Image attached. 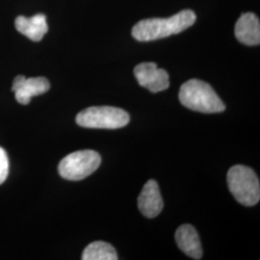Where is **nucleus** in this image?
I'll return each mask as SVG.
<instances>
[{"label":"nucleus","instance_id":"f03ea898","mask_svg":"<svg viewBox=\"0 0 260 260\" xmlns=\"http://www.w3.org/2000/svg\"><path fill=\"white\" fill-rule=\"evenodd\" d=\"M178 99L186 108L206 114L220 113L225 105L213 88L205 81L191 79L183 84L179 90Z\"/></svg>","mask_w":260,"mask_h":260},{"label":"nucleus","instance_id":"0eeeda50","mask_svg":"<svg viewBox=\"0 0 260 260\" xmlns=\"http://www.w3.org/2000/svg\"><path fill=\"white\" fill-rule=\"evenodd\" d=\"M50 88V84L45 77L26 78L23 75H19L14 79L12 91L15 93L18 103L26 105L31 102L33 96L47 93Z\"/></svg>","mask_w":260,"mask_h":260},{"label":"nucleus","instance_id":"9b49d317","mask_svg":"<svg viewBox=\"0 0 260 260\" xmlns=\"http://www.w3.org/2000/svg\"><path fill=\"white\" fill-rule=\"evenodd\" d=\"M15 26L20 34L34 42H40L48 31L47 18L43 14L31 18L19 16L15 20Z\"/></svg>","mask_w":260,"mask_h":260},{"label":"nucleus","instance_id":"39448f33","mask_svg":"<svg viewBox=\"0 0 260 260\" xmlns=\"http://www.w3.org/2000/svg\"><path fill=\"white\" fill-rule=\"evenodd\" d=\"M102 163L101 155L92 149L73 152L61 160L59 175L68 180H81L98 170Z\"/></svg>","mask_w":260,"mask_h":260},{"label":"nucleus","instance_id":"ddd939ff","mask_svg":"<svg viewBox=\"0 0 260 260\" xmlns=\"http://www.w3.org/2000/svg\"><path fill=\"white\" fill-rule=\"evenodd\" d=\"M9 174V159L6 151L0 148V185L6 180Z\"/></svg>","mask_w":260,"mask_h":260},{"label":"nucleus","instance_id":"7ed1b4c3","mask_svg":"<svg viewBox=\"0 0 260 260\" xmlns=\"http://www.w3.org/2000/svg\"><path fill=\"white\" fill-rule=\"evenodd\" d=\"M228 185L239 204L252 206L259 202V180L251 168L244 165L231 168L228 173Z\"/></svg>","mask_w":260,"mask_h":260},{"label":"nucleus","instance_id":"423d86ee","mask_svg":"<svg viewBox=\"0 0 260 260\" xmlns=\"http://www.w3.org/2000/svg\"><path fill=\"white\" fill-rule=\"evenodd\" d=\"M134 75L138 83L151 93H159L167 90L170 79L167 72L159 69L155 63L146 62L136 66Z\"/></svg>","mask_w":260,"mask_h":260},{"label":"nucleus","instance_id":"6e6552de","mask_svg":"<svg viewBox=\"0 0 260 260\" xmlns=\"http://www.w3.org/2000/svg\"><path fill=\"white\" fill-rule=\"evenodd\" d=\"M163 205L157 182L153 179H149L143 187L138 198L140 212L147 218H154L162 211Z\"/></svg>","mask_w":260,"mask_h":260},{"label":"nucleus","instance_id":"20e7f679","mask_svg":"<svg viewBox=\"0 0 260 260\" xmlns=\"http://www.w3.org/2000/svg\"><path fill=\"white\" fill-rule=\"evenodd\" d=\"M129 115L121 108L112 106H93L76 116V123L87 128L117 129L129 122Z\"/></svg>","mask_w":260,"mask_h":260},{"label":"nucleus","instance_id":"f257e3e1","mask_svg":"<svg viewBox=\"0 0 260 260\" xmlns=\"http://www.w3.org/2000/svg\"><path fill=\"white\" fill-rule=\"evenodd\" d=\"M196 19V14L191 10H183L168 19H144L132 28V36L139 42L167 38L192 26Z\"/></svg>","mask_w":260,"mask_h":260},{"label":"nucleus","instance_id":"f8f14e48","mask_svg":"<svg viewBox=\"0 0 260 260\" xmlns=\"http://www.w3.org/2000/svg\"><path fill=\"white\" fill-rule=\"evenodd\" d=\"M81 258L83 260H117L118 254L115 248L109 243L95 241L85 248Z\"/></svg>","mask_w":260,"mask_h":260},{"label":"nucleus","instance_id":"9d476101","mask_svg":"<svg viewBox=\"0 0 260 260\" xmlns=\"http://www.w3.org/2000/svg\"><path fill=\"white\" fill-rule=\"evenodd\" d=\"M176 242L177 247L186 255L194 259H201L203 257L201 239L193 225L187 223L180 225L176 233Z\"/></svg>","mask_w":260,"mask_h":260},{"label":"nucleus","instance_id":"1a4fd4ad","mask_svg":"<svg viewBox=\"0 0 260 260\" xmlns=\"http://www.w3.org/2000/svg\"><path fill=\"white\" fill-rule=\"evenodd\" d=\"M235 36L246 46L259 45V19L253 13L243 14L235 24Z\"/></svg>","mask_w":260,"mask_h":260}]
</instances>
